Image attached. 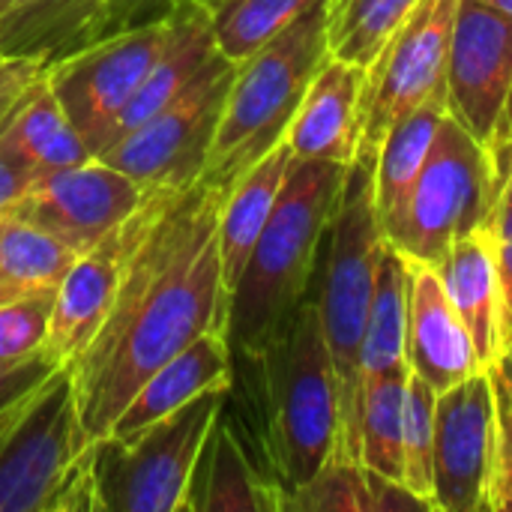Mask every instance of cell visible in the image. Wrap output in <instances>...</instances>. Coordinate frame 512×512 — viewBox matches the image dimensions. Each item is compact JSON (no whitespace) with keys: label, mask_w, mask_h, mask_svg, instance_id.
<instances>
[{"label":"cell","mask_w":512,"mask_h":512,"mask_svg":"<svg viewBox=\"0 0 512 512\" xmlns=\"http://www.w3.org/2000/svg\"><path fill=\"white\" fill-rule=\"evenodd\" d=\"M63 366L42 348L24 360L15 363H0V414L12 405H18L21 399L33 396L54 372H60Z\"/></svg>","instance_id":"e575fe53"},{"label":"cell","mask_w":512,"mask_h":512,"mask_svg":"<svg viewBox=\"0 0 512 512\" xmlns=\"http://www.w3.org/2000/svg\"><path fill=\"white\" fill-rule=\"evenodd\" d=\"M393 372H408V270L405 258L384 243L360 348V390Z\"/></svg>","instance_id":"484cf974"},{"label":"cell","mask_w":512,"mask_h":512,"mask_svg":"<svg viewBox=\"0 0 512 512\" xmlns=\"http://www.w3.org/2000/svg\"><path fill=\"white\" fill-rule=\"evenodd\" d=\"M222 198V189L201 180L159 192L105 324L66 369L81 426L93 441L108 435L153 369L207 330L228 336L231 294L219 258Z\"/></svg>","instance_id":"6da1fadb"},{"label":"cell","mask_w":512,"mask_h":512,"mask_svg":"<svg viewBox=\"0 0 512 512\" xmlns=\"http://www.w3.org/2000/svg\"><path fill=\"white\" fill-rule=\"evenodd\" d=\"M327 57L330 0L318 3L267 45L243 57L234 69L198 180L228 192L255 162L282 144L309 81Z\"/></svg>","instance_id":"277c9868"},{"label":"cell","mask_w":512,"mask_h":512,"mask_svg":"<svg viewBox=\"0 0 512 512\" xmlns=\"http://www.w3.org/2000/svg\"><path fill=\"white\" fill-rule=\"evenodd\" d=\"M252 363L264 396L267 471L291 495L342 444L339 381L312 294Z\"/></svg>","instance_id":"3957f363"},{"label":"cell","mask_w":512,"mask_h":512,"mask_svg":"<svg viewBox=\"0 0 512 512\" xmlns=\"http://www.w3.org/2000/svg\"><path fill=\"white\" fill-rule=\"evenodd\" d=\"M495 390L489 369L435 399L432 501L438 512H489L495 474Z\"/></svg>","instance_id":"7c38bea8"},{"label":"cell","mask_w":512,"mask_h":512,"mask_svg":"<svg viewBox=\"0 0 512 512\" xmlns=\"http://www.w3.org/2000/svg\"><path fill=\"white\" fill-rule=\"evenodd\" d=\"M495 231L483 225L453 243L447 258L438 264L444 288L468 327L483 369H492L501 360V297H498V258H495Z\"/></svg>","instance_id":"d6986e66"},{"label":"cell","mask_w":512,"mask_h":512,"mask_svg":"<svg viewBox=\"0 0 512 512\" xmlns=\"http://www.w3.org/2000/svg\"><path fill=\"white\" fill-rule=\"evenodd\" d=\"M498 369H501V375H504V381H507V387H510V393H512V348L495 363Z\"/></svg>","instance_id":"7bdbcfd3"},{"label":"cell","mask_w":512,"mask_h":512,"mask_svg":"<svg viewBox=\"0 0 512 512\" xmlns=\"http://www.w3.org/2000/svg\"><path fill=\"white\" fill-rule=\"evenodd\" d=\"M156 201H159V192H147L141 207L123 225H117L111 234H105L93 249L78 255L75 264L69 267V273L63 276V282L57 285L48 336H45V351L63 369H69L84 354L90 339L105 324V318L114 306L123 270L129 264V255H132L138 237L144 234V228L156 210Z\"/></svg>","instance_id":"9a60e30c"},{"label":"cell","mask_w":512,"mask_h":512,"mask_svg":"<svg viewBox=\"0 0 512 512\" xmlns=\"http://www.w3.org/2000/svg\"><path fill=\"white\" fill-rule=\"evenodd\" d=\"M54 294L39 291L0 306V363H15L45 348Z\"/></svg>","instance_id":"d6a6232c"},{"label":"cell","mask_w":512,"mask_h":512,"mask_svg":"<svg viewBox=\"0 0 512 512\" xmlns=\"http://www.w3.org/2000/svg\"><path fill=\"white\" fill-rule=\"evenodd\" d=\"M231 360H234V351L225 333L219 330L201 333L195 342H189L183 351H177L168 363H162L141 381L135 396L111 423L108 438L132 441L150 423L168 417L171 411L183 408L195 396L207 390H231L234 384Z\"/></svg>","instance_id":"ac0fdd59"},{"label":"cell","mask_w":512,"mask_h":512,"mask_svg":"<svg viewBox=\"0 0 512 512\" xmlns=\"http://www.w3.org/2000/svg\"><path fill=\"white\" fill-rule=\"evenodd\" d=\"M45 75V66L36 60H9L0 54V126L18 99Z\"/></svg>","instance_id":"74e56055"},{"label":"cell","mask_w":512,"mask_h":512,"mask_svg":"<svg viewBox=\"0 0 512 512\" xmlns=\"http://www.w3.org/2000/svg\"><path fill=\"white\" fill-rule=\"evenodd\" d=\"M141 201L144 189L132 177L102 159H87L33 180L6 210L84 255L123 225Z\"/></svg>","instance_id":"4fadbf2b"},{"label":"cell","mask_w":512,"mask_h":512,"mask_svg":"<svg viewBox=\"0 0 512 512\" xmlns=\"http://www.w3.org/2000/svg\"><path fill=\"white\" fill-rule=\"evenodd\" d=\"M372 512H432L435 504L423 495H417L405 480H393L384 474H375L366 468Z\"/></svg>","instance_id":"8d00e7d4"},{"label":"cell","mask_w":512,"mask_h":512,"mask_svg":"<svg viewBox=\"0 0 512 512\" xmlns=\"http://www.w3.org/2000/svg\"><path fill=\"white\" fill-rule=\"evenodd\" d=\"M219 51L240 63L324 0H201Z\"/></svg>","instance_id":"f1b7e54d"},{"label":"cell","mask_w":512,"mask_h":512,"mask_svg":"<svg viewBox=\"0 0 512 512\" xmlns=\"http://www.w3.org/2000/svg\"><path fill=\"white\" fill-rule=\"evenodd\" d=\"M384 243L387 240L375 207V156L360 153L348 165L342 195L327 228L318 276L312 285V297L321 312L324 339L339 381V450L354 459H360V348Z\"/></svg>","instance_id":"5b68a950"},{"label":"cell","mask_w":512,"mask_h":512,"mask_svg":"<svg viewBox=\"0 0 512 512\" xmlns=\"http://www.w3.org/2000/svg\"><path fill=\"white\" fill-rule=\"evenodd\" d=\"M408 270V372L435 393L483 372L474 339L462 324L438 267L405 258Z\"/></svg>","instance_id":"2e32d148"},{"label":"cell","mask_w":512,"mask_h":512,"mask_svg":"<svg viewBox=\"0 0 512 512\" xmlns=\"http://www.w3.org/2000/svg\"><path fill=\"white\" fill-rule=\"evenodd\" d=\"M420 0H330V54L369 69Z\"/></svg>","instance_id":"f546056e"},{"label":"cell","mask_w":512,"mask_h":512,"mask_svg":"<svg viewBox=\"0 0 512 512\" xmlns=\"http://www.w3.org/2000/svg\"><path fill=\"white\" fill-rule=\"evenodd\" d=\"M447 117L444 90L432 93L423 105L408 111L390 126L375 153V207L378 219L387 222L405 201L408 189L420 177L423 165L432 156L441 123Z\"/></svg>","instance_id":"d4e9b609"},{"label":"cell","mask_w":512,"mask_h":512,"mask_svg":"<svg viewBox=\"0 0 512 512\" xmlns=\"http://www.w3.org/2000/svg\"><path fill=\"white\" fill-rule=\"evenodd\" d=\"M231 390H207L132 441H93L99 512H186L201 450Z\"/></svg>","instance_id":"52a82bcc"},{"label":"cell","mask_w":512,"mask_h":512,"mask_svg":"<svg viewBox=\"0 0 512 512\" xmlns=\"http://www.w3.org/2000/svg\"><path fill=\"white\" fill-rule=\"evenodd\" d=\"M480 3H486V6H492V9H498V12L512 18V0H480Z\"/></svg>","instance_id":"ee69618b"},{"label":"cell","mask_w":512,"mask_h":512,"mask_svg":"<svg viewBox=\"0 0 512 512\" xmlns=\"http://www.w3.org/2000/svg\"><path fill=\"white\" fill-rule=\"evenodd\" d=\"M495 258H498V297H501V357L512 348V240L495 243Z\"/></svg>","instance_id":"f35d334b"},{"label":"cell","mask_w":512,"mask_h":512,"mask_svg":"<svg viewBox=\"0 0 512 512\" xmlns=\"http://www.w3.org/2000/svg\"><path fill=\"white\" fill-rule=\"evenodd\" d=\"M459 0H420L378 60L366 69L357 156H375L396 120L444 90Z\"/></svg>","instance_id":"8fae6325"},{"label":"cell","mask_w":512,"mask_h":512,"mask_svg":"<svg viewBox=\"0 0 512 512\" xmlns=\"http://www.w3.org/2000/svg\"><path fill=\"white\" fill-rule=\"evenodd\" d=\"M495 198L486 147L447 114L429 162L381 231L402 258L438 267L456 240L492 222Z\"/></svg>","instance_id":"ba28073f"},{"label":"cell","mask_w":512,"mask_h":512,"mask_svg":"<svg viewBox=\"0 0 512 512\" xmlns=\"http://www.w3.org/2000/svg\"><path fill=\"white\" fill-rule=\"evenodd\" d=\"M348 165L291 159L276 207L231 291L228 345L258 357L312 294Z\"/></svg>","instance_id":"7a4b0ae2"},{"label":"cell","mask_w":512,"mask_h":512,"mask_svg":"<svg viewBox=\"0 0 512 512\" xmlns=\"http://www.w3.org/2000/svg\"><path fill=\"white\" fill-rule=\"evenodd\" d=\"M492 231L495 237L501 240H512V168L510 174L504 177L501 189H498V198H495V207H492Z\"/></svg>","instance_id":"b9f144b4"},{"label":"cell","mask_w":512,"mask_h":512,"mask_svg":"<svg viewBox=\"0 0 512 512\" xmlns=\"http://www.w3.org/2000/svg\"><path fill=\"white\" fill-rule=\"evenodd\" d=\"M96 0H0V54L48 63L93 42Z\"/></svg>","instance_id":"cb8c5ba5"},{"label":"cell","mask_w":512,"mask_h":512,"mask_svg":"<svg viewBox=\"0 0 512 512\" xmlns=\"http://www.w3.org/2000/svg\"><path fill=\"white\" fill-rule=\"evenodd\" d=\"M288 144H276L261 162H255L222 198L219 207V258H222V282L228 294L234 291L273 207L282 192L288 165Z\"/></svg>","instance_id":"603a6c76"},{"label":"cell","mask_w":512,"mask_h":512,"mask_svg":"<svg viewBox=\"0 0 512 512\" xmlns=\"http://www.w3.org/2000/svg\"><path fill=\"white\" fill-rule=\"evenodd\" d=\"M510 90L512 18L480 0H459L444 75L447 114L489 147Z\"/></svg>","instance_id":"5bb4252c"},{"label":"cell","mask_w":512,"mask_h":512,"mask_svg":"<svg viewBox=\"0 0 512 512\" xmlns=\"http://www.w3.org/2000/svg\"><path fill=\"white\" fill-rule=\"evenodd\" d=\"M219 54L216 33L207 15L204 3H180L171 9V30L168 39L153 60L141 90L129 102V108L120 117L117 135L135 129L165 105H171Z\"/></svg>","instance_id":"ffe728a7"},{"label":"cell","mask_w":512,"mask_h":512,"mask_svg":"<svg viewBox=\"0 0 512 512\" xmlns=\"http://www.w3.org/2000/svg\"><path fill=\"white\" fill-rule=\"evenodd\" d=\"M171 30V12L99 36L48 63L45 81L90 156L114 138L123 111L141 90Z\"/></svg>","instance_id":"9c48e42d"},{"label":"cell","mask_w":512,"mask_h":512,"mask_svg":"<svg viewBox=\"0 0 512 512\" xmlns=\"http://www.w3.org/2000/svg\"><path fill=\"white\" fill-rule=\"evenodd\" d=\"M0 512H99L93 438L66 369L51 375L0 450Z\"/></svg>","instance_id":"8992f818"},{"label":"cell","mask_w":512,"mask_h":512,"mask_svg":"<svg viewBox=\"0 0 512 512\" xmlns=\"http://www.w3.org/2000/svg\"><path fill=\"white\" fill-rule=\"evenodd\" d=\"M435 399L438 393L420 375L408 372L405 420H402V456H405L402 480L429 501H432V459H435Z\"/></svg>","instance_id":"1f68e13d"},{"label":"cell","mask_w":512,"mask_h":512,"mask_svg":"<svg viewBox=\"0 0 512 512\" xmlns=\"http://www.w3.org/2000/svg\"><path fill=\"white\" fill-rule=\"evenodd\" d=\"M285 498L288 495L252 465L234 429L219 417L192 474L186 512H273L285 510Z\"/></svg>","instance_id":"44dd1931"},{"label":"cell","mask_w":512,"mask_h":512,"mask_svg":"<svg viewBox=\"0 0 512 512\" xmlns=\"http://www.w3.org/2000/svg\"><path fill=\"white\" fill-rule=\"evenodd\" d=\"M237 63L222 51L207 69L162 111L117 135L99 156L111 168L132 177L144 195L162 189H186L198 183Z\"/></svg>","instance_id":"30bf717a"},{"label":"cell","mask_w":512,"mask_h":512,"mask_svg":"<svg viewBox=\"0 0 512 512\" xmlns=\"http://www.w3.org/2000/svg\"><path fill=\"white\" fill-rule=\"evenodd\" d=\"M495 390V474L489 486V512H512V393L498 366L489 369Z\"/></svg>","instance_id":"836d02e7"},{"label":"cell","mask_w":512,"mask_h":512,"mask_svg":"<svg viewBox=\"0 0 512 512\" xmlns=\"http://www.w3.org/2000/svg\"><path fill=\"white\" fill-rule=\"evenodd\" d=\"M288 512H372L366 468L360 459L336 450L288 501Z\"/></svg>","instance_id":"4dcf8cb0"},{"label":"cell","mask_w":512,"mask_h":512,"mask_svg":"<svg viewBox=\"0 0 512 512\" xmlns=\"http://www.w3.org/2000/svg\"><path fill=\"white\" fill-rule=\"evenodd\" d=\"M405 378L408 372L381 375L360 390V462L363 468L402 480V420H405Z\"/></svg>","instance_id":"83f0119b"},{"label":"cell","mask_w":512,"mask_h":512,"mask_svg":"<svg viewBox=\"0 0 512 512\" xmlns=\"http://www.w3.org/2000/svg\"><path fill=\"white\" fill-rule=\"evenodd\" d=\"M33 180H36L33 174H27L24 168H18V165H12L9 159L0 156V213H3L18 195H24L27 186H30Z\"/></svg>","instance_id":"60d3db41"},{"label":"cell","mask_w":512,"mask_h":512,"mask_svg":"<svg viewBox=\"0 0 512 512\" xmlns=\"http://www.w3.org/2000/svg\"><path fill=\"white\" fill-rule=\"evenodd\" d=\"M180 3H201V0H96L93 39L108 36L120 27H132V24L159 18Z\"/></svg>","instance_id":"d590c367"},{"label":"cell","mask_w":512,"mask_h":512,"mask_svg":"<svg viewBox=\"0 0 512 512\" xmlns=\"http://www.w3.org/2000/svg\"><path fill=\"white\" fill-rule=\"evenodd\" d=\"M0 156L24 168L36 180L51 171L93 159L78 129L69 123L60 102L54 99L45 75L18 99V105L3 120Z\"/></svg>","instance_id":"7402d4cb"},{"label":"cell","mask_w":512,"mask_h":512,"mask_svg":"<svg viewBox=\"0 0 512 512\" xmlns=\"http://www.w3.org/2000/svg\"><path fill=\"white\" fill-rule=\"evenodd\" d=\"M489 153V162H492V180H495V195L504 183V177L510 174L512 168V90L504 111H501V120L495 126V135L486 147Z\"/></svg>","instance_id":"ab89813d"},{"label":"cell","mask_w":512,"mask_h":512,"mask_svg":"<svg viewBox=\"0 0 512 512\" xmlns=\"http://www.w3.org/2000/svg\"><path fill=\"white\" fill-rule=\"evenodd\" d=\"M363 90L366 69L330 54L309 81L285 132L291 156L351 165L363 132Z\"/></svg>","instance_id":"e0dca14e"},{"label":"cell","mask_w":512,"mask_h":512,"mask_svg":"<svg viewBox=\"0 0 512 512\" xmlns=\"http://www.w3.org/2000/svg\"><path fill=\"white\" fill-rule=\"evenodd\" d=\"M75 258L78 252L57 243L51 234L39 231L36 225L3 210L0 213V306L39 291H57Z\"/></svg>","instance_id":"4316f807"}]
</instances>
